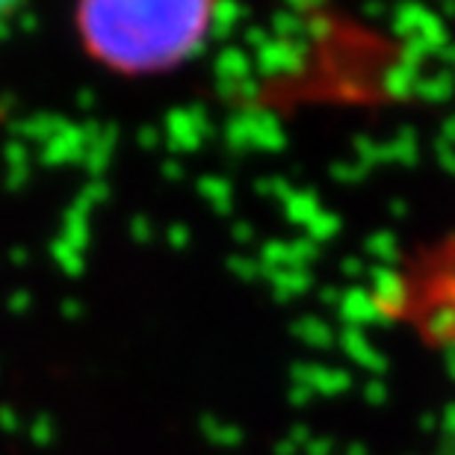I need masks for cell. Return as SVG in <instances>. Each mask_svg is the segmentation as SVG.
Segmentation results:
<instances>
[{"instance_id": "4fadbf2b", "label": "cell", "mask_w": 455, "mask_h": 455, "mask_svg": "<svg viewBox=\"0 0 455 455\" xmlns=\"http://www.w3.org/2000/svg\"><path fill=\"white\" fill-rule=\"evenodd\" d=\"M296 443L293 441H281L278 447H275V455H296Z\"/></svg>"}, {"instance_id": "7a4b0ae2", "label": "cell", "mask_w": 455, "mask_h": 455, "mask_svg": "<svg viewBox=\"0 0 455 455\" xmlns=\"http://www.w3.org/2000/svg\"><path fill=\"white\" fill-rule=\"evenodd\" d=\"M296 385H305L311 387L314 394H325V396H338L346 394L352 385V379L346 372L338 370H305V367H296Z\"/></svg>"}, {"instance_id": "6da1fadb", "label": "cell", "mask_w": 455, "mask_h": 455, "mask_svg": "<svg viewBox=\"0 0 455 455\" xmlns=\"http://www.w3.org/2000/svg\"><path fill=\"white\" fill-rule=\"evenodd\" d=\"M222 0H75L84 51L118 75H160L198 57Z\"/></svg>"}, {"instance_id": "7c38bea8", "label": "cell", "mask_w": 455, "mask_h": 455, "mask_svg": "<svg viewBox=\"0 0 455 455\" xmlns=\"http://www.w3.org/2000/svg\"><path fill=\"white\" fill-rule=\"evenodd\" d=\"M0 423H4L9 432H12V429H18V420H15V414L9 411V408H4V414H0Z\"/></svg>"}, {"instance_id": "3957f363", "label": "cell", "mask_w": 455, "mask_h": 455, "mask_svg": "<svg viewBox=\"0 0 455 455\" xmlns=\"http://www.w3.org/2000/svg\"><path fill=\"white\" fill-rule=\"evenodd\" d=\"M202 432L207 435V441L220 443V447H240L243 443V429H236V426H228V423H220L216 417H202Z\"/></svg>"}, {"instance_id": "9a60e30c", "label": "cell", "mask_w": 455, "mask_h": 455, "mask_svg": "<svg viewBox=\"0 0 455 455\" xmlns=\"http://www.w3.org/2000/svg\"><path fill=\"white\" fill-rule=\"evenodd\" d=\"M432 426H435V417H432V414H426V417H423V429H432Z\"/></svg>"}, {"instance_id": "277c9868", "label": "cell", "mask_w": 455, "mask_h": 455, "mask_svg": "<svg viewBox=\"0 0 455 455\" xmlns=\"http://www.w3.org/2000/svg\"><path fill=\"white\" fill-rule=\"evenodd\" d=\"M346 349H349L355 358H358L363 367H370L372 372H381V370H387V361L381 358V355H376L370 349L367 343H358V338H349V343H346Z\"/></svg>"}, {"instance_id": "30bf717a", "label": "cell", "mask_w": 455, "mask_h": 455, "mask_svg": "<svg viewBox=\"0 0 455 455\" xmlns=\"http://www.w3.org/2000/svg\"><path fill=\"white\" fill-rule=\"evenodd\" d=\"M311 396H314V390L305 387V385L290 387V403H293V405H307V403H311Z\"/></svg>"}, {"instance_id": "8fae6325", "label": "cell", "mask_w": 455, "mask_h": 455, "mask_svg": "<svg viewBox=\"0 0 455 455\" xmlns=\"http://www.w3.org/2000/svg\"><path fill=\"white\" fill-rule=\"evenodd\" d=\"M287 441H293L296 447H307V441H311V429H307V426H293L287 435Z\"/></svg>"}, {"instance_id": "9c48e42d", "label": "cell", "mask_w": 455, "mask_h": 455, "mask_svg": "<svg viewBox=\"0 0 455 455\" xmlns=\"http://www.w3.org/2000/svg\"><path fill=\"white\" fill-rule=\"evenodd\" d=\"M305 450H307V455H331L334 443H331V438H311Z\"/></svg>"}, {"instance_id": "ba28073f", "label": "cell", "mask_w": 455, "mask_h": 455, "mask_svg": "<svg viewBox=\"0 0 455 455\" xmlns=\"http://www.w3.org/2000/svg\"><path fill=\"white\" fill-rule=\"evenodd\" d=\"M24 4H27V0H0V24L12 21V18L21 12Z\"/></svg>"}, {"instance_id": "5bb4252c", "label": "cell", "mask_w": 455, "mask_h": 455, "mask_svg": "<svg viewBox=\"0 0 455 455\" xmlns=\"http://www.w3.org/2000/svg\"><path fill=\"white\" fill-rule=\"evenodd\" d=\"M346 455H367V450H363L361 443H352V447H349V452H346Z\"/></svg>"}, {"instance_id": "8992f818", "label": "cell", "mask_w": 455, "mask_h": 455, "mask_svg": "<svg viewBox=\"0 0 455 455\" xmlns=\"http://www.w3.org/2000/svg\"><path fill=\"white\" fill-rule=\"evenodd\" d=\"M429 331L435 334V338H452V334H455V311H438V314H432Z\"/></svg>"}, {"instance_id": "52a82bcc", "label": "cell", "mask_w": 455, "mask_h": 455, "mask_svg": "<svg viewBox=\"0 0 455 455\" xmlns=\"http://www.w3.org/2000/svg\"><path fill=\"white\" fill-rule=\"evenodd\" d=\"M387 387L381 385V381H370L367 387H363V399H367L370 405H385L387 403Z\"/></svg>"}, {"instance_id": "5b68a950", "label": "cell", "mask_w": 455, "mask_h": 455, "mask_svg": "<svg viewBox=\"0 0 455 455\" xmlns=\"http://www.w3.org/2000/svg\"><path fill=\"white\" fill-rule=\"evenodd\" d=\"M30 438H33V443H39V447H48V443H53V438H57V426H53V420L48 414H39L33 420Z\"/></svg>"}]
</instances>
